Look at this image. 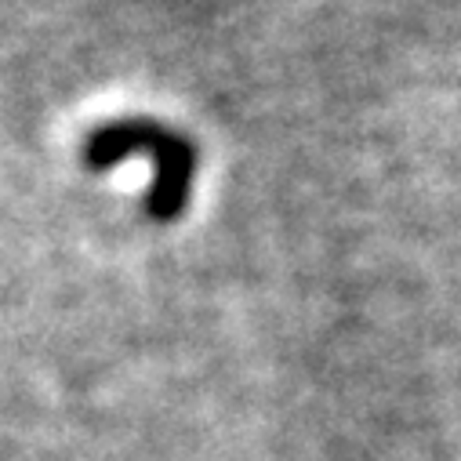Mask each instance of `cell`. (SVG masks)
Instances as JSON below:
<instances>
[{"mask_svg": "<svg viewBox=\"0 0 461 461\" xmlns=\"http://www.w3.org/2000/svg\"><path fill=\"white\" fill-rule=\"evenodd\" d=\"M131 157H146L157 167V185L146 196L149 218L178 221L189 203L193 178H196V146L185 135H178L157 121H142V117L109 121L84 142V164L91 171H105V167L131 160Z\"/></svg>", "mask_w": 461, "mask_h": 461, "instance_id": "obj_1", "label": "cell"}]
</instances>
